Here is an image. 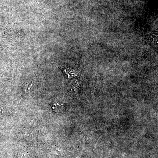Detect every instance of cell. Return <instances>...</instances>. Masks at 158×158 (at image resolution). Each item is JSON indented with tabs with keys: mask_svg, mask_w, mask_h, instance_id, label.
<instances>
[{
	"mask_svg": "<svg viewBox=\"0 0 158 158\" xmlns=\"http://www.w3.org/2000/svg\"><path fill=\"white\" fill-rule=\"evenodd\" d=\"M52 109L55 112H61L63 110V106L62 104L57 103L55 104L52 107Z\"/></svg>",
	"mask_w": 158,
	"mask_h": 158,
	"instance_id": "obj_1",
	"label": "cell"
},
{
	"mask_svg": "<svg viewBox=\"0 0 158 158\" xmlns=\"http://www.w3.org/2000/svg\"><path fill=\"white\" fill-rule=\"evenodd\" d=\"M32 83H31L30 84H28L27 87H25V92L26 93H27V92H28L29 91H30V89H31V86H32Z\"/></svg>",
	"mask_w": 158,
	"mask_h": 158,
	"instance_id": "obj_2",
	"label": "cell"
}]
</instances>
